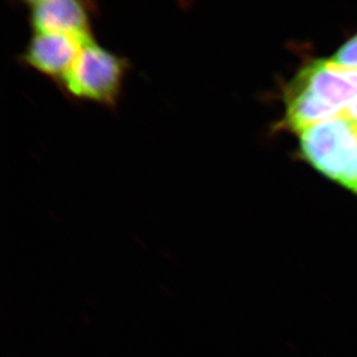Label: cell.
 <instances>
[{"label": "cell", "mask_w": 357, "mask_h": 357, "mask_svg": "<svg viewBox=\"0 0 357 357\" xmlns=\"http://www.w3.org/2000/svg\"><path fill=\"white\" fill-rule=\"evenodd\" d=\"M285 96L284 121L300 132L344 114L357 98V70L340 67L331 59L314 61L296 76Z\"/></svg>", "instance_id": "6da1fadb"}, {"label": "cell", "mask_w": 357, "mask_h": 357, "mask_svg": "<svg viewBox=\"0 0 357 357\" xmlns=\"http://www.w3.org/2000/svg\"><path fill=\"white\" fill-rule=\"evenodd\" d=\"M303 157L357 197V123L338 115L300 131Z\"/></svg>", "instance_id": "7a4b0ae2"}, {"label": "cell", "mask_w": 357, "mask_h": 357, "mask_svg": "<svg viewBox=\"0 0 357 357\" xmlns=\"http://www.w3.org/2000/svg\"><path fill=\"white\" fill-rule=\"evenodd\" d=\"M128 70V59L93 39L84 45L59 86L74 100L114 107L121 98Z\"/></svg>", "instance_id": "3957f363"}, {"label": "cell", "mask_w": 357, "mask_h": 357, "mask_svg": "<svg viewBox=\"0 0 357 357\" xmlns=\"http://www.w3.org/2000/svg\"><path fill=\"white\" fill-rule=\"evenodd\" d=\"M33 33H53L91 40L95 6L77 0H35L25 2Z\"/></svg>", "instance_id": "277c9868"}, {"label": "cell", "mask_w": 357, "mask_h": 357, "mask_svg": "<svg viewBox=\"0 0 357 357\" xmlns=\"http://www.w3.org/2000/svg\"><path fill=\"white\" fill-rule=\"evenodd\" d=\"M91 40L53 33H33L21 54L20 61L55 82L59 86L74 65L84 45Z\"/></svg>", "instance_id": "5b68a950"}, {"label": "cell", "mask_w": 357, "mask_h": 357, "mask_svg": "<svg viewBox=\"0 0 357 357\" xmlns=\"http://www.w3.org/2000/svg\"><path fill=\"white\" fill-rule=\"evenodd\" d=\"M331 60L340 67L357 70V34L342 45Z\"/></svg>", "instance_id": "8992f818"}, {"label": "cell", "mask_w": 357, "mask_h": 357, "mask_svg": "<svg viewBox=\"0 0 357 357\" xmlns=\"http://www.w3.org/2000/svg\"><path fill=\"white\" fill-rule=\"evenodd\" d=\"M342 115H345V116L349 117V119H351V121L357 123V98L349 105V109L345 110L344 114Z\"/></svg>", "instance_id": "52a82bcc"}]
</instances>
